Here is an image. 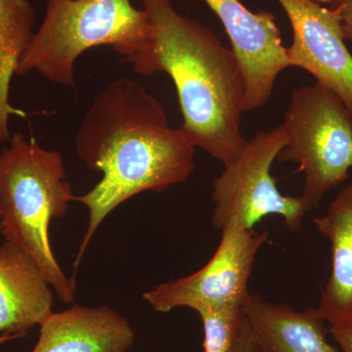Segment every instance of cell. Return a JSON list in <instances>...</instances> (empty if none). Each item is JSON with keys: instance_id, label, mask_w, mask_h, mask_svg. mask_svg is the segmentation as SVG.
<instances>
[{"instance_id": "cell-11", "label": "cell", "mask_w": 352, "mask_h": 352, "mask_svg": "<svg viewBox=\"0 0 352 352\" xmlns=\"http://www.w3.org/2000/svg\"><path fill=\"white\" fill-rule=\"evenodd\" d=\"M52 287L17 245H0V333L24 337L53 314Z\"/></svg>"}, {"instance_id": "cell-7", "label": "cell", "mask_w": 352, "mask_h": 352, "mask_svg": "<svg viewBox=\"0 0 352 352\" xmlns=\"http://www.w3.org/2000/svg\"><path fill=\"white\" fill-rule=\"evenodd\" d=\"M214 256L200 270L159 285L143 294L157 311L168 314L177 307L199 312L208 308L244 307L251 293L249 281L259 250L268 233L256 232L239 223L227 224Z\"/></svg>"}, {"instance_id": "cell-20", "label": "cell", "mask_w": 352, "mask_h": 352, "mask_svg": "<svg viewBox=\"0 0 352 352\" xmlns=\"http://www.w3.org/2000/svg\"><path fill=\"white\" fill-rule=\"evenodd\" d=\"M311 1L316 2V3L321 4V6H323V4H328V6H330V4L332 3L333 0H311Z\"/></svg>"}, {"instance_id": "cell-19", "label": "cell", "mask_w": 352, "mask_h": 352, "mask_svg": "<svg viewBox=\"0 0 352 352\" xmlns=\"http://www.w3.org/2000/svg\"><path fill=\"white\" fill-rule=\"evenodd\" d=\"M17 336H8V335H1L0 336V344H4V342H7V340L17 339Z\"/></svg>"}, {"instance_id": "cell-14", "label": "cell", "mask_w": 352, "mask_h": 352, "mask_svg": "<svg viewBox=\"0 0 352 352\" xmlns=\"http://www.w3.org/2000/svg\"><path fill=\"white\" fill-rule=\"evenodd\" d=\"M34 11L29 0H0V101L34 36Z\"/></svg>"}, {"instance_id": "cell-15", "label": "cell", "mask_w": 352, "mask_h": 352, "mask_svg": "<svg viewBox=\"0 0 352 352\" xmlns=\"http://www.w3.org/2000/svg\"><path fill=\"white\" fill-rule=\"evenodd\" d=\"M204 327V352H230L245 319L243 307L200 310Z\"/></svg>"}, {"instance_id": "cell-6", "label": "cell", "mask_w": 352, "mask_h": 352, "mask_svg": "<svg viewBox=\"0 0 352 352\" xmlns=\"http://www.w3.org/2000/svg\"><path fill=\"white\" fill-rule=\"evenodd\" d=\"M288 140L284 122L270 131L256 132L239 156L224 166L212 182V223L215 229L222 230L232 222L254 229L264 217L278 215L288 230H300L309 208L302 196L280 193L270 173Z\"/></svg>"}, {"instance_id": "cell-18", "label": "cell", "mask_w": 352, "mask_h": 352, "mask_svg": "<svg viewBox=\"0 0 352 352\" xmlns=\"http://www.w3.org/2000/svg\"><path fill=\"white\" fill-rule=\"evenodd\" d=\"M330 333L342 352H352V328L330 329Z\"/></svg>"}, {"instance_id": "cell-3", "label": "cell", "mask_w": 352, "mask_h": 352, "mask_svg": "<svg viewBox=\"0 0 352 352\" xmlns=\"http://www.w3.org/2000/svg\"><path fill=\"white\" fill-rule=\"evenodd\" d=\"M63 156L11 136L0 154V226L7 242L17 245L38 264L62 302L75 300L76 283L60 267L50 239L51 219H61L75 201Z\"/></svg>"}, {"instance_id": "cell-4", "label": "cell", "mask_w": 352, "mask_h": 352, "mask_svg": "<svg viewBox=\"0 0 352 352\" xmlns=\"http://www.w3.org/2000/svg\"><path fill=\"white\" fill-rule=\"evenodd\" d=\"M151 24L131 0H48L45 17L21 57L16 75L38 72L58 85L74 87L76 59L107 45L129 62L147 44Z\"/></svg>"}, {"instance_id": "cell-1", "label": "cell", "mask_w": 352, "mask_h": 352, "mask_svg": "<svg viewBox=\"0 0 352 352\" xmlns=\"http://www.w3.org/2000/svg\"><path fill=\"white\" fill-rule=\"evenodd\" d=\"M76 150L100 182L75 201L89 212L75 268L102 222L120 204L145 191L163 192L195 170L196 147L173 129L166 110L141 83L122 78L95 97L80 122Z\"/></svg>"}, {"instance_id": "cell-16", "label": "cell", "mask_w": 352, "mask_h": 352, "mask_svg": "<svg viewBox=\"0 0 352 352\" xmlns=\"http://www.w3.org/2000/svg\"><path fill=\"white\" fill-rule=\"evenodd\" d=\"M329 7L339 15L344 39L352 43V0H333Z\"/></svg>"}, {"instance_id": "cell-9", "label": "cell", "mask_w": 352, "mask_h": 352, "mask_svg": "<svg viewBox=\"0 0 352 352\" xmlns=\"http://www.w3.org/2000/svg\"><path fill=\"white\" fill-rule=\"evenodd\" d=\"M293 28L291 67L307 71L317 83L344 102L352 115V55L344 43L339 15L311 0H276Z\"/></svg>"}, {"instance_id": "cell-13", "label": "cell", "mask_w": 352, "mask_h": 352, "mask_svg": "<svg viewBox=\"0 0 352 352\" xmlns=\"http://www.w3.org/2000/svg\"><path fill=\"white\" fill-rule=\"evenodd\" d=\"M243 311L261 352H340L329 342L317 308L296 311L251 294Z\"/></svg>"}, {"instance_id": "cell-12", "label": "cell", "mask_w": 352, "mask_h": 352, "mask_svg": "<svg viewBox=\"0 0 352 352\" xmlns=\"http://www.w3.org/2000/svg\"><path fill=\"white\" fill-rule=\"evenodd\" d=\"M314 223L330 242L332 252L330 275L317 310L330 329L352 328V183L340 190Z\"/></svg>"}, {"instance_id": "cell-17", "label": "cell", "mask_w": 352, "mask_h": 352, "mask_svg": "<svg viewBox=\"0 0 352 352\" xmlns=\"http://www.w3.org/2000/svg\"><path fill=\"white\" fill-rule=\"evenodd\" d=\"M230 352H261L245 318L241 326Z\"/></svg>"}, {"instance_id": "cell-8", "label": "cell", "mask_w": 352, "mask_h": 352, "mask_svg": "<svg viewBox=\"0 0 352 352\" xmlns=\"http://www.w3.org/2000/svg\"><path fill=\"white\" fill-rule=\"evenodd\" d=\"M219 17L239 60L247 82L244 112L270 100L278 76L289 68L276 17L270 11H250L240 0H204Z\"/></svg>"}, {"instance_id": "cell-21", "label": "cell", "mask_w": 352, "mask_h": 352, "mask_svg": "<svg viewBox=\"0 0 352 352\" xmlns=\"http://www.w3.org/2000/svg\"><path fill=\"white\" fill-rule=\"evenodd\" d=\"M0 232H1V226H0Z\"/></svg>"}, {"instance_id": "cell-10", "label": "cell", "mask_w": 352, "mask_h": 352, "mask_svg": "<svg viewBox=\"0 0 352 352\" xmlns=\"http://www.w3.org/2000/svg\"><path fill=\"white\" fill-rule=\"evenodd\" d=\"M134 339L131 323L112 308L76 305L41 324L32 352H126Z\"/></svg>"}, {"instance_id": "cell-5", "label": "cell", "mask_w": 352, "mask_h": 352, "mask_svg": "<svg viewBox=\"0 0 352 352\" xmlns=\"http://www.w3.org/2000/svg\"><path fill=\"white\" fill-rule=\"evenodd\" d=\"M283 122L289 140L277 160L300 166L302 198L311 210L349 178L352 115L337 94L316 82L294 90Z\"/></svg>"}, {"instance_id": "cell-2", "label": "cell", "mask_w": 352, "mask_h": 352, "mask_svg": "<svg viewBox=\"0 0 352 352\" xmlns=\"http://www.w3.org/2000/svg\"><path fill=\"white\" fill-rule=\"evenodd\" d=\"M151 36L129 60L134 72L168 74L183 117L179 127L196 148L224 166L248 140L241 131L247 82L235 53L212 30L175 10L170 0H141Z\"/></svg>"}]
</instances>
